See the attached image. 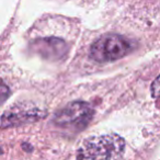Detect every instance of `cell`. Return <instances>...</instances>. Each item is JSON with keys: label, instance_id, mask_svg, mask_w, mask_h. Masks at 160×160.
I'll use <instances>...</instances> for the list:
<instances>
[{"label": "cell", "instance_id": "obj_1", "mask_svg": "<svg viewBox=\"0 0 160 160\" xmlns=\"http://www.w3.org/2000/svg\"><path fill=\"white\" fill-rule=\"evenodd\" d=\"M124 150V140L118 135H103L85 140L78 149L77 157L85 159L120 158Z\"/></svg>", "mask_w": 160, "mask_h": 160}, {"label": "cell", "instance_id": "obj_2", "mask_svg": "<svg viewBox=\"0 0 160 160\" xmlns=\"http://www.w3.org/2000/svg\"><path fill=\"white\" fill-rule=\"evenodd\" d=\"M133 45L128 40L116 34H108L92 44L90 54L96 62H108L118 60L131 53Z\"/></svg>", "mask_w": 160, "mask_h": 160}, {"label": "cell", "instance_id": "obj_3", "mask_svg": "<svg viewBox=\"0 0 160 160\" xmlns=\"http://www.w3.org/2000/svg\"><path fill=\"white\" fill-rule=\"evenodd\" d=\"M93 111L85 102H72L60 110L55 116L56 124L62 127L81 129L90 122Z\"/></svg>", "mask_w": 160, "mask_h": 160}, {"label": "cell", "instance_id": "obj_4", "mask_svg": "<svg viewBox=\"0 0 160 160\" xmlns=\"http://www.w3.org/2000/svg\"><path fill=\"white\" fill-rule=\"evenodd\" d=\"M34 51L42 55L46 59L56 60L60 59L62 56L66 55L68 47L62 40L55 38H47L36 40L33 44Z\"/></svg>", "mask_w": 160, "mask_h": 160}, {"label": "cell", "instance_id": "obj_5", "mask_svg": "<svg viewBox=\"0 0 160 160\" xmlns=\"http://www.w3.org/2000/svg\"><path fill=\"white\" fill-rule=\"evenodd\" d=\"M42 114V112L38 113V109H34V108L33 109H27L24 111H22V110L11 111L8 113H3L1 125H2V127L11 126L13 124H19V123L25 122V121L28 122L29 120H34V118H36V116H40Z\"/></svg>", "mask_w": 160, "mask_h": 160}, {"label": "cell", "instance_id": "obj_6", "mask_svg": "<svg viewBox=\"0 0 160 160\" xmlns=\"http://www.w3.org/2000/svg\"><path fill=\"white\" fill-rule=\"evenodd\" d=\"M151 94H152V98L155 99L156 105L160 110V76L153 81L151 86Z\"/></svg>", "mask_w": 160, "mask_h": 160}, {"label": "cell", "instance_id": "obj_7", "mask_svg": "<svg viewBox=\"0 0 160 160\" xmlns=\"http://www.w3.org/2000/svg\"><path fill=\"white\" fill-rule=\"evenodd\" d=\"M1 99H2V102L6 100V93L8 92V89L6 88V86H5V83H2V88H1Z\"/></svg>", "mask_w": 160, "mask_h": 160}]
</instances>
